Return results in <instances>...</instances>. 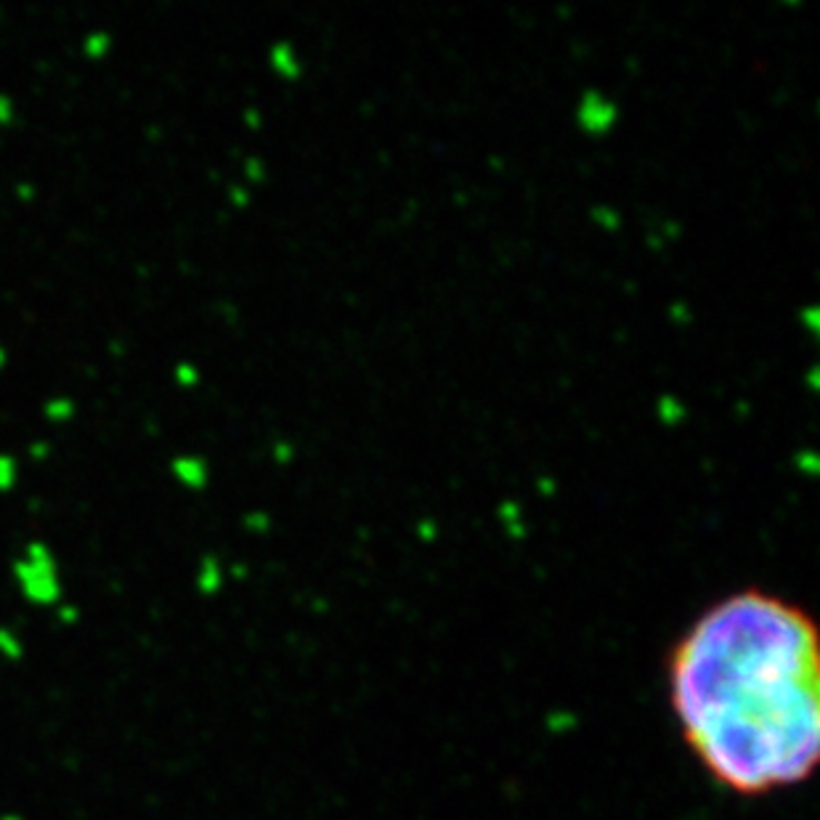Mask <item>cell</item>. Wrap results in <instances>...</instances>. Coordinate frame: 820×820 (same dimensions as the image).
<instances>
[{
    "instance_id": "cell-3",
    "label": "cell",
    "mask_w": 820,
    "mask_h": 820,
    "mask_svg": "<svg viewBox=\"0 0 820 820\" xmlns=\"http://www.w3.org/2000/svg\"><path fill=\"white\" fill-rule=\"evenodd\" d=\"M25 656H27L25 640H22L14 629L0 627V658H3L5 664H22Z\"/></svg>"
},
{
    "instance_id": "cell-1",
    "label": "cell",
    "mask_w": 820,
    "mask_h": 820,
    "mask_svg": "<svg viewBox=\"0 0 820 820\" xmlns=\"http://www.w3.org/2000/svg\"><path fill=\"white\" fill-rule=\"evenodd\" d=\"M669 706L706 776L738 796L807 784L820 762V635L786 598L736 589L667 658Z\"/></svg>"
},
{
    "instance_id": "cell-2",
    "label": "cell",
    "mask_w": 820,
    "mask_h": 820,
    "mask_svg": "<svg viewBox=\"0 0 820 820\" xmlns=\"http://www.w3.org/2000/svg\"><path fill=\"white\" fill-rule=\"evenodd\" d=\"M16 577H19V584H22V592L25 598L35 603V606H54L62 595V587H59V579L54 574V566L48 560L45 552H35L30 560L19 563L16 566Z\"/></svg>"
},
{
    "instance_id": "cell-4",
    "label": "cell",
    "mask_w": 820,
    "mask_h": 820,
    "mask_svg": "<svg viewBox=\"0 0 820 820\" xmlns=\"http://www.w3.org/2000/svg\"><path fill=\"white\" fill-rule=\"evenodd\" d=\"M0 820H27V818L19 815V813H0Z\"/></svg>"
}]
</instances>
